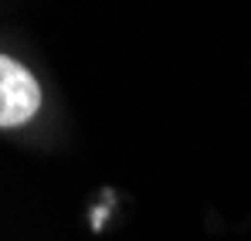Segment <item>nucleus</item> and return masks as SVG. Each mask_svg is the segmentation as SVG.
Instances as JSON below:
<instances>
[{
  "label": "nucleus",
  "instance_id": "1",
  "mask_svg": "<svg viewBox=\"0 0 251 241\" xmlns=\"http://www.w3.org/2000/svg\"><path fill=\"white\" fill-rule=\"evenodd\" d=\"M41 109V85L38 79L14 58L0 54V129L24 126Z\"/></svg>",
  "mask_w": 251,
  "mask_h": 241
}]
</instances>
